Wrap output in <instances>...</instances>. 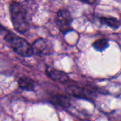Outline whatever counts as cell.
I'll use <instances>...</instances> for the list:
<instances>
[{"mask_svg":"<svg viewBox=\"0 0 121 121\" xmlns=\"http://www.w3.org/2000/svg\"><path fill=\"white\" fill-rule=\"evenodd\" d=\"M11 19L14 28L21 33H25L28 30V12L24 5L21 2L12 1L9 6Z\"/></svg>","mask_w":121,"mask_h":121,"instance_id":"6da1fadb","label":"cell"},{"mask_svg":"<svg viewBox=\"0 0 121 121\" xmlns=\"http://www.w3.org/2000/svg\"><path fill=\"white\" fill-rule=\"evenodd\" d=\"M4 39L11 49L18 55L27 57H30L33 54L32 45H30L25 39L14 33L8 31L7 33L5 34Z\"/></svg>","mask_w":121,"mask_h":121,"instance_id":"7a4b0ae2","label":"cell"},{"mask_svg":"<svg viewBox=\"0 0 121 121\" xmlns=\"http://www.w3.org/2000/svg\"><path fill=\"white\" fill-rule=\"evenodd\" d=\"M56 22L62 33L65 34L69 31L72 22V17L70 12L66 9H60L57 13Z\"/></svg>","mask_w":121,"mask_h":121,"instance_id":"3957f363","label":"cell"},{"mask_svg":"<svg viewBox=\"0 0 121 121\" xmlns=\"http://www.w3.org/2000/svg\"><path fill=\"white\" fill-rule=\"evenodd\" d=\"M33 53L38 56L50 55L53 51V46L49 40L44 38L37 39L32 45Z\"/></svg>","mask_w":121,"mask_h":121,"instance_id":"277c9868","label":"cell"},{"mask_svg":"<svg viewBox=\"0 0 121 121\" xmlns=\"http://www.w3.org/2000/svg\"><path fill=\"white\" fill-rule=\"evenodd\" d=\"M66 91L71 96L86 100H92L96 96L94 92L91 90L74 85L68 86L66 89Z\"/></svg>","mask_w":121,"mask_h":121,"instance_id":"5b68a950","label":"cell"},{"mask_svg":"<svg viewBox=\"0 0 121 121\" xmlns=\"http://www.w3.org/2000/svg\"><path fill=\"white\" fill-rule=\"evenodd\" d=\"M47 74L53 80L61 83H67L69 80L67 74L62 71L55 69L53 68H48L46 70Z\"/></svg>","mask_w":121,"mask_h":121,"instance_id":"8992f818","label":"cell"},{"mask_svg":"<svg viewBox=\"0 0 121 121\" xmlns=\"http://www.w3.org/2000/svg\"><path fill=\"white\" fill-rule=\"evenodd\" d=\"M52 103L57 106H60L63 108H68L71 106V103L69 99L63 95L57 94L54 96L51 99Z\"/></svg>","mask_w":121,"mask_h":121,"instance_id":"52a82bcc","label":"cell"},{"mask_svg":"<svg viewBox=\"0 0 121 121\" xmlns=\"http://www.w3.org/2000/svg\"><path fill=\"white\" fill-rule=\"evenodd\" d=\"M18 86L24 90L32 91L34 89V83L33 81L28 77L23 76L19 78L18 80Z\"/></svg>","mask_w":121,"mask_h":121,"instance_id":"ba28073f","label":"cell"},{"mask_svg":"<svg viewBox=\"0 0 121 121\" xmlns=\"http://www.w3.org/2000/svg\"><path fill=\"white\" fill-rule=\"evenodd\" d=\"M100 20H101V23L105 24V25L111 27L113 29H118L121 25L120 21L116 18L111 17V16H109V17L103 16V17L100 18Z\"/></svg>","mask_w":121,"mask_h":121,"instance_id":"9c48e42d","label":"cell"},{"mask_svg":"<svg viewBox=\"0 0 121 121\" xmlns=\"http://www.w3.org/2000/svg\"><path fill=\"white\" fill-rule=\"evenodd\" d=\"M92 46L97 51H104L108 47V40L106 38L99 39L93 43Z\"/></svg>","mask_w":121,"mask_h":121,"instance_id":"30bf717a","label":"cell"},{"mask_svg":"<svg viewBox=\"0 0 121 121\" xmlns=\"http://www.w3.org/2000/svg\"><path fill=\"white\" fill-rule=\"evenodd\" d=\"M82 2L84 3H86V4H99L100 1H82Z\"/></svg>","mask_w":121,"mask_h":121,"instance_id":"8fae6325","label":"cell"}]
</instances>
